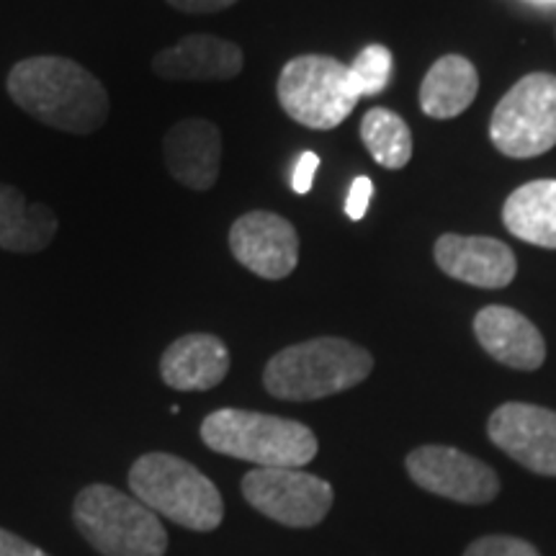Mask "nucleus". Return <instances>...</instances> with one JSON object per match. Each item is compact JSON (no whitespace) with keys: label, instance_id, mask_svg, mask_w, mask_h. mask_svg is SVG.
<instances>
[{"label":"nucleus","instance_id":"nucleus-23","mask_svg":"<svg viewBox=\"0 0 556 556\" xmlns=\"http://www.w3.org/2000/svg\"><path fill=\"white\" fill-rule=\"evenodd\" d=\"M371 197H374L371 178L358 176L351 184V191H348V199H345V214H348V217H351L353 222L364 219L366 208H368V204H371Z\"/></svg>","mask_w":556,"mask_h":556},{"label":"nucleus","instance_id":"nucleus-11","mask_svg":"<svg viewBox=\"0 0 556 556\" xmlns=\"http://www.w3.org/2000/svg\"><path fill=\"white\" fill-rule=\"evenodd\" d=\"M235 261L266 281H281L299 263V235L289 219L274 212H250L229 229Z\"/></svg>","mask_w":556,"mask_h":556},{"label":"nucleus","instance_id":"nucleus-10","mask_svg":"<svg viewBox=\"0 0 556 556\" xmlns=\"http://www.w3.org/2000/svg\"><path fill=\"white\" fill-rule=\"evenodd\" d=\"M486 435L500 451L526 469L556 477V413L554 409L507 402L490 415Z\"/></svg>","mask_w":556,"mask_h":556},{"label":"nucleus","instance_id":"nucleus-26","mask_svg":"<svg viewBox=\"0 0 556 556\" xmlns=\"http://www.w3.org/2000/svg\"><path fill=\"white\" fill-rule=\"evenodd\" d=\"M168 3L184 13H217L235 5L238 0H168Z\"/></svg>","mask_w":556,"mask_h":556},{"label":"nucleus","instance_id":"nucleus-5","mask_svg":"<svg viewBox=\"0 0 556 556\" xmlns=\"http://www.w3.org/2000/svg\"><path fill=\"white\" fill-rule=\"evenodd\" d=\"M73 518L83 539L103 556H163L168 548L157 513L111 484L80 490Z\"/></svg>","mask_w":556,"mask_h":556},{"label":"nucleus","instance_id":"nucleus-16","mask_svg":"<svg viewBox=\"0 0 556 556\" xmlns=\"http://www.w3.org/2000/svg\"><path fill=\"white\" fill-rule=\"evenodd\" d=\"M227 371V345L208 332H191V336L178 338L160 358V377L178 392H206L222 384Z\"/></svg>","mask_w":556,"mask_h":556},{"label":"nucleus","instance_id":"nucleus-4","mask_svg":"<svg viewBox=\"0 0 556 556\" xmlns=\"http://www.w3.org/2000/svg\"><path fill=\"white\" fill-rule=\"evenodd\" d=\"M129 490L152 513L189 531H214L225 518L217 484L191 462L163 451L139 456L131 464Z\"/></svg>","mask_w":556,"mask_h":556},{"label":"nucleus","instance_id":"nucleus-17","mask_svg":"<svg viewBox=\"0 0 556 556\" xmlns=\"http://www.w3.org/2000/svg\"><path fill=\"white\" fill-rule=\"evenodd\" d=\"M60 229L47 204H31L13 186L0 184V248L9 253H39L50 248Z\"/></svg>","mask_w":556,"mask_h":556},{"label":"nucleus","instance_id":"nucleus-6","mask_svg":"<svg viewBox=\"0 0 556 556\" xmlns=\"http://www.w3.org/2000/svg\"><path fill=\"white\" fill-rule=\"evenodd\" d=\"M278 103L296 124L328 131L343 124L361 101L351 67L328 54H302L278 75Z\"/></svg>","mask_w":556,"mask_h":556},{"label":"nucleus","instance_id":"nucleus-22","mask_svg":"<svg viewBox=\"0 0 556 556\" xmlns=\"http://www.w3.org/2000/svg\"><path fill=\"white\" fill-rule=\"evenodd\" d=\"M464 556H541L539 548L516 536H484L477 539Z\"/></svg>","mask_w":556,"mask_h":556},{"label":"nucleus","instance_id":"nucleus-7","mask_svg":"<svg viewBox=\"0 0 556 556\" xmlns=\"http://www.w3.org/2000/svg\"><path fill=\"white\" fill-rule=\"evenodd\" d=\"M492 144L507 157H539L556 144V75L533 73L497 103L490 122Z\"/></svg>","mask_w":556,"mask_h":556},{"label":"nucleus","instance_id":"nucleus-15","mask_svg":"<svg viewBox=\"0 0 556 556\" xmlns=\"http://www.w3.org/2000/svg\"><path fill=\"white\" fill-rule=\"evenodd\" d=\"M479 345L500 364L518 371H536L546 361V343L536 325L510 307H484L475 317Z\"/></svg>","mask_w":556,"mask_h":556},{"label":"nucleus","instance_id":"nucleus-8","mask_svg":"<svg viewBox=\"0 0 556 556\" xmlns=\"http://www.w3.org/2000/svg\"><path fill=\"white\" fill-rule=\"evenodd\" d=\"M242 495L255 510L289 528H312L330 513V482L302 469H253L242 477Z\"/></svg>","mask_w":556,"mask_h":556},{"label":"nucleus","instance_id":"nucleus-20","mask_svg":"<svg viewBox=\"0 0 556 556\" xmlns=\"http://www.w3.org/2000/svg\"><path fill=\"white\" fill-rule=\"evenodd\" d=\"M361 139L381 168L400 170L413 157V135L402 116L389 109H371L361 122Z\"/></svg>","mask_w":556,"mask_h":556},{"label":"nucleus","instance_id":"nucleus-25","mask_svg":"<svg viewBox=\"0 0 556 556\" xmlns=\"http://www.w3.org/2000/svg\"><path fill=\"white\" fill-rule=\"evenodd\" d=\"M0 556H50V554L41 552L39 546L29 544V541L16 536V533L0 528Z\"/></svg>","mask_w":556,"mask_h":556},{"label":"nucleus","instance_id":"nucleus-9","mask_svg":"<svg viewBox=\"0 0 556 556\" xmlns=\"http://www.w3.org/2000/svg\"><path fill=\"white\" fill-rule=\"evenodd\" d=\"M407 475L417 486L464 505L492 503L500 492L495 469L451 446H420L407 456Z\"/></svg>","mask_w":556,"mask_h":556},{"label":"nucleus","instance_id":"nucleus-18","mask_svg":"<svg viewBox=\"0 0 556 556\" xmlns=\"http://www.w3.org/2000/svg\"><path fill=\"white\" fill-rule=\"evenodd\" d=\"M503 222L507 232L528 245L556 250V180H531L513 191Z\"/></svg>","mask_w":556,"mask_h":556},{"label":"nucleus","instance_id":"nucleus-3","mask_svg":"<svg viewBox=\"0 0 556 556\" xmlns=\"http://www.w3.org/2000/svg\"><path fill=\"white\" fill-rule=\"evenodd\" d=\"M201 441L258 469H302L319 448L317 435L304 422L235 407L208 415L201 422Z\"/></svg>","mask_w":556,"mask_h":556},{"label":"nucleus","instance_id":"nucleus-12","mask_svg":"<svg viewBox=\"0 0 556 556\" xmlns=\"http://www.w3.org/2000/svg\"><path fill=\"white\" fill-rule=\"evenodd\" d=\"M435 263L446 276L477 289H503L518 274L513 250L495 238L441 235L435 242Z\"/></svg>","mask_w":556,"mask_h":556},{"label":"nucleus","instance_id":"nucleus-24","mask_svg":"<svg viewBox=\"0 0 556 556\" xmlns=\"http://www.w3.org/2000/svg\"><path fill=\"white\" fill-rule=\"evenodd\" d=\"M319 168V157L315 152H304L302 157L296 160L294 165V173H291V189L296 193H309L312 191V184H315V173Z\"/></svg>","mask_w":556,"mask_h":556},{"label":"nucleus","instance_id":"nucleus-2","mask_svg":"<svg viewBox=\"0 0 556 556\" xmlns=\"http://www.w3.org/2000/svg\"><path fill=\"white\" fill-rule=\"evenodd\" d=\"M371 368L366 348L343 338H315L278 351L266 364L263 384L276 400L312 402L353 389Z\"/></svg>","mask_w":556,"mask_h":556},{"label":"nucleus","instance_id":"nucleus-21","mask_svg":"<svg viewBox=\"0 0 556 556\" xmlns=\"http://www.w3.org/2000/svg\"><path fill=\"white\" fill-rule=\"evenodd\" d=\"M392 52H389L387 47H366L351 65V78L356 83L361 99H364V96H379L381 90L389 86V80H392Z\"/></svg>","mask_w":556,"mask_h":556},{"label":"nucleus","instance_id":"nucleus-13","mask_svg":"<svg viewBox=\"0 0 556 556\" xmlns=\"http://www.w3.org/2000/svg\"><path fill=\"white\" fill-rule=\"evenodd\" d=\"M165 168L180 186L208 191L219 178L222 135L217 124L206 119H184L163 139Z\"/></svg>","mask_w":556,"mask_h":556},{"label":"nucleus","instance_id":"nucleus-14","mask_svg":"<svg viewBox=\"0 0 556 556\" xmlns=\"http://www.w3.org/2000/svg\"><path fill=\"white\" fill-rule=\"evenodd\" d=\"M245 54L235 41L208 37V34H191L178 45L157 52L152 70L163 80H232L242 73Z\"/></svg>","mask_w":556,"mask_h":556},{"label":"nucleus","instance_id":"nucleus-19","mask_svg":"<svg viewBox=\"0 0 556 556\" xmlns=\"http://www.w3.org/2000/svg\"><path fill=\"white\" fill-rule=\"evenodd\" d=\"M479 75L462 54H446L428 70L420 86V109L433 119H454L477 99Z\"/></svg>","mask_w":556,"mask_h":556},{"label":"nucleus","instance_id":"nucleus-1","mask_svg":"<svg viewBox=\"0 0 556 556\" xmlns=\"http://www.w3.org/2000/svg\"><path fill=\"white\" fill-rule=\"evenodd\" d=\"M5 88L18 109L67 135H90L109 119L106 88L75 60L54 54L21 60Z\"/></svg>","mask_w":556,"mask_h":556}]
</instances>
